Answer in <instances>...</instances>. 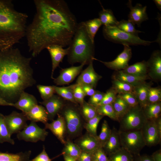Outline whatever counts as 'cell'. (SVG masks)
<instances>
[{
  "label": "cell",
  "mask_w": 161,
  "mask_h": 161,
  "mask_svg": "<svg viewBox=\"0 0 161 161\" xmlns=\"http://www.w3.org/2000/svg\"><path fill=\"white\" fill-rule=\"evenodd\" d=\"M36 12L27 26L25 36L29 51L33 57L52 45H69L78 23L63 0H35Z\"/></svg>",
  "instance_id": "1"
},
{
  "label": "cell",
  "mask_w": 161,
  "mask_h": 161,
  "mask_svg": "<svg viewBox=\"0 0 161 161\" xmlns=\"http://www.w3.org/2000/svg\"><path fill=\"white\" fill-rule=\"evenodd\" d=\"M18 48L0 51V97L11 103L36 83L30 62Z\"/></svg>",
  "instance_id": "2"
},
{
  "label": "cell",
  "mask_w": 161,
  "mask_h": 161,
  "mask_svg": "<svg viewBox=\"0 0 161 161\" xmlns=\"http://www.w3.org/2000/svg\"><path fill=\"white\" fill-rule=\"evenodd\" d=\"M27 15L16 9L12 1L0 0V51L13 47L25 36Z\"/></svg>",
  "instance_id": "3"
},
{
  "label": "cell",
  "mask_w": 161,
  "mask_h": 161,
  "mask_svg": "<svg viewBox=\"0 0 161 161\" xmlns=\"http://www.w3.org/2000/svg\"><path fill=\"white\" fill-rule=\"evenodd\" d=\"M68 61L71 64L77 63L89 64L93 61L94 42L89 36L83 21L78 24L75 33L68 46Z\"/></svg>",
  "instance_id": "4"
},
{
  "label": "cell",
  "mask_w": 161,
  "mask_h": 161,
  "mask_svg": "<svg viewBox=\"0 0 161 161\" xmlns=\"http://www.w3.org/2000/svg\"><path fill=\"white\" fill-rule=\"evenodd\" d=\"M104 38L113 42L124 45L148 46L152 41H145L125 32L115 26H104L103 28Z\"/></svg>",
  "instance_id": "5"
},
{
  "label": "cell",
  "mask_w": 161,
  "mask_h": 161,
  "mask_svg": "<svg viewBox=\"0 0 161 161\" xmlns=\"http://www.w3.org/2000/svg\"><path fill=\"white\" fill-rule=\"evenodd\" d=\"M143 108L139 105L130 107L118 122L120 131H129L140 130L147 121Z\"/></svg>",
  "instance_id": "6"
},
{
  "label": "cell",
  "mask_w": 161,
  "mask_h": 161,
  "mask_svg": "<svg viewBox=\"0 0 161 161\" xmlns=\"http://www.w3.org/2000/svg\"><path fill=\"white\" fill-rule=\"evenodd\" d=\"M118 132L121 147L131 154H138L145 145L141 129Z\"/></svg>",
  "instance_id": "7"
},
{
  "label": "cell",
  "mask_w": 161,
  "mask_h": 161,
  "mask_svg": "<svg viewBox=\"0 0 161 161\" xmlns=\"http://www.w3.org/2000/svg\"><path fill=\"white\" fill-rule=\"evenodd\" d=\"M60 112L64 119L68 133L73 135L78 132L81 129V123L80 114L77 109L71 104H65Z\"/></svg>",
  "instance_id": "8"
},
{
  "label": "cell",
  "mask_w": 161,
  "mask_h": 161,
  "mask_svg": "<svg viewBox=\"0 0 161 161\" xmlns=\"http://www.w3.org/2000/svg\"><path fill=\"white\" fill-rule=\"evenodd\" d=\"M48 134L45 129L40 128L35 122L31 121L28 125L17 134V137L19 140L36 143L40 140L44 141Z\"/></svg>",
  "instance_id": "9"
},
{
  "label": "cell",
  "mask_w": 161,
  "mask_h": 161,
  "mask_svg": "<svg viewBox=\"0 0 161 161\" xmlns=\"http://www.w3.org/2000/svg\"><path fill=\"white\" fill-rule=\"evenodd\" d=\"M123 46L124 49L123 52L113 61L109 62L103 61L94 57L93 59L100 61L107 68L116 71L123 70L129 66L128 63L132 54L131 48L129 46Z\"/></svg>",
  "instance_id": "10"
},
{
  "label": "cell",
  "mask_w": 161,
  "mask_h": 161,
  "mask_svg": "<svg viewBox=\"0 0 161 161\" xmlns=\"http://www.w3.org/2000/svg\"><path fill=\"white\" fill-rule=\"evenodd\" d=\"M5 120L7 129L11 135L22 131L27 124L28 120L25 114L13 111L11 114L5 116Z\"/></svg>",
  "instance_id": "11"
},
{
  "label": "cell",
  "mask_w": 161,
  "mask_h": 161,
  "mask_svg": "<svg viewBox=\"0 0 161 161\" xmlns=\"http://www.w3.org/2000/svg\"><path fill=\"white\" fill-rule=\"evenodd\" d=\"M141 131L145 145L152 146L160 143L161 137L157 130L155 120H147Z\"/></svg>",
  "instance_id": "12"
},
{
  "label": "cell",
  "mask_w": 161,
  "mask_h": 161,
  "mask_svg": "<svg viewBox=\"0 0 161 161\" xmlns=\"http://www.w3.org/2000/svg\"><path fill=\"white\" fill-rule=\"evenodd\" d=\"M148 75L150 79L158 82L161 80V52L155 50L147 61Z\"/></svg>",
  "instance_id": "13"
},
{
  "label": "cell",
  "mask_w": 161,
  "mask_h": 161,
  "mask_svg": "<svg viewBox=\"0 0 161 161\" xmlns=\"http://www.w3.org/2000/svg\"><path fill=\"white\" fill-rule=\"evenodd\" d=\"M65 100L58 95L54 94L48 99L39 103L45 107L48 113V119L53 120L55 115L64 106Z\"/></svg>",
  "instance_id": "14"
},
{
  "label": "cell",
  "mask_w": 161,
  "mask_h": 161,
  "mask_svg": "<svg viewBox=\"0 0 161 161\" xmlns=\"http://www.w3.org/2000/svg\"><path fill=\"white\" fill-rule=\"evenodd\" d=\"M93 61L88 64V66L82 72L76 81V83L80 86L86 85L95 89L99 80L102 76L95 71L93 64Z\"/></svg>",
  "instance_id": "15"
},
{
  "label": "cell",
  "mask_w": 161,
  "mask_h": 161,
  "mask_svg": "<svg viewBox=\"0 0 161 161\" xmlns=\"http://www.w3.org/2000/svg\"><path fill=\"white\" fill-rule=\"evenodd\" d=\"M85 65L84 64H82L78 66H72L61 69L59 76L56 78L53 79L54 83L57 85L69 84L73 81L81 72Z\"/></svg>",
  "instance_id": "16"
},
{
  "label": "cell",
  "mask_w": 161,
  "mask_h": 161,
  "mask_svg": "<svg viewBox=\"0 0 161 161\" xmlns=\"http://www.w3.org/2000/svg\"><path fill=\"white\" fill-rule=\"evenodd\" d=\"M127 7L129 8L130 11L128 15V20L134 25L136 24L140 27L141 24L144 21L148 20L146 13V6H143L140 3H137L133 7L132 1L129 0L127 4Z\"/></svg>",
  "instance_id": "17"
},
{
  "label": "cell",
  "mask_w": 161,
  "mask_h": 161,
  "mask_svg": "<svg viewBox=\"0 0 161 161\" xmlns=\"http://www.w3.org/2000/svg\"><path fill=\"white\" fill-rule=\"evenodd\" d=\"M61 46L58 45H50L46 48L50 55L52 62V71L51 78L53 77L55 69L58 67L60 62H61L64 57L68 54L69 48L64 49Z\"/></svg>",
  "instance_id": "18"
},
{
  "label": "cell",
  "mask_w": 161,
  "mask_h": 161,
  "mask_svg": "<svg viewBox=\"0 0 161 161\" xmlns=\"http://www.w3.org/2000/svg\"><path fill=\"white\" fill-rule=\"evenodd\" d=\"M57 114L56 120H53L50 123L47 122L44 124L45 129H49L61 143L64 145L66 142L64 138L66 128L65 121L62 115L59 114Z\"/></svg>",
  "instance_id": "19"
},
{
  "label": "cell",
  "mask_w": 161,
  "mask_h": 161,
  "mask_svg": "<svg viewBox=\"0 0 161 161\" xmlns=\"http://www.w3.org/2000/svg\"><path fill=\"white\" fill-rule=\"evenodd\" d=\"M37 104V100L35 96L24 91L21 94L18 100L13 103L12 106L25 113Z\"/></svg>",
  "instance_id": "20"
},
{
  "label": "cell",
  "mask_w": 161,
  "mask_h": 161,
  "mask_svg": "<svg viewBox=\"0 0 161 161\" xmlns=\"http://www.w3.org/2000/svg\"><path fill=\"white\" fill-rule=\"evenodd\" d=\"M97 137L87 133L77 141L76 144L81 151L92 153L100 147H101Z\"/></svg>",
  "instance_id": "21"
},
{
  "label": "cell",
  "mask_w": 161,
  "mask_h": 161,
  "mask_svg": "<svg viewBox=\"0 0 161 161\" xmlns=\"http://www.w3.org/2000/svg\"><path fill=\"white\" fill-rule=\"evenodd\" d=\"M23 113L25 114L28 120L31 121L40 122L45 124L47 122L48 120L46 109L41 105L37 104L28 112Z\"/></svg>",
  "instance_id": "22"
},
{
  "label": "cell",
  "mask_w": 161,
  "mask_h": 161,
  "mask_svg": "<svg viewBox=\"0 0 161 161\" xmlns=\"http://www.w3.org/2000/svg\"><path fill=\"white\" fill-rule=\"evenodd\" d=\"M152 84L151 82L147 83L145 81L137 86L134 87L133 93L136 97L139 105L142 108L147 104L148 93Z\"/></svg>",
  "instance_id": "23"
},
{
  "label": "cell",
  "mask_w": 161,
  "mask_h": 161,
  "mask_svg": "<svg viewBox=\"0 0 161 161\" xmlns=\"http://www.w3.org/2000/svg\"><path fill=\"white\" fill-rule=\"evenodd\" d=\"M121 71L124 73L136 76L150 79L148 75V66L146 61H143L129 66Z\"/></svg>",
  "instance_id": "24"
},
{
  "label": "cell",
  "mask_w": 161,
  "mask_h": 161,
  "mask_svg": "<svg viewBox=\"0 0 161 161\" xmlns=\"http://www.w3.org/2000/svg\"><path fill=\"white\" fill-rule=\"evenodd\" d=\"M121 148L118 131L114 128L111 129L110 136L102 147L105 153L110 155Z\"/></svg>",
  "instance_id": "25"
},
{
  "label": "cell",
  "mask_w": 161,
  "mask_h": 161,
  "mask_svg": "<svg viewBox=\"0 0 161 161\" xmlns=\"http://www.w3.org/2000/svg\"><path fill=\"white\" fill-rule=\"evenodd\" d=\"M112 78L117 79L134 87L137 86L148 79L147 78L138 77L125 73L121 70L116 71L112 76Z\"/></svg>",
  "instance_id": "26"
},
{
  "label": "cell",
  "mask_w": 161,
  "mask_h": 161,
  "mask_svg": "<svg viewBox=\"0 0 161 161\" xmlns=\"http://www.w3.org/2000/svg\"><path fill=\"white\" fill-rule=\"evenodd\" d=\"M31 153L30 150L16 154L0 151V161H28Z\"/></svg>",
  "instance_id": "27"
},
{
  "label": "cell",
  "mask_w": 161,
  "mask_h": 161,
  "mask_svg": "<svg viewBox=\"0 0 161 161\" xmlns=\"http://www.w3.org/2000/svg\"><path fill=\"white\" fill-rule=\"evenodd\" d=\"M101 6L102 10L99 13V19L102 25L116 27L118 21L114 16L112 11L109 9H105L101 5Z\"/></svg>",
  "instance_id": "28"
},
{
  "label": "cell",
  "mask_w": 161,
  "mask_h": 161,
  "mask_svg": "<svg viewBox=\"0 0 161 161\" xmlns=\"http://www.w3.org/2000/svg\"><path fill=\"white\" fill-rule=\"evenodd\" d=\"M143 109L147 120H155L160 116L161 102L147 104Z\"/></svg>",
  "instance_id": "29"
},
{
  "label": "cell",
  "mask_w": 161,
  "mask_h": 161,
  "mask_svg": "<svg viewBox=\"0 0 161 161\" xmlns=\"http://www.w3.org/2000/svg\"><path fill=\"white\" fill-rule=\"evenodd\" d=\"M75 85V84L66 87L53 86L55 93L64 100L78 104L75 101L73 95V90Z\"/></svg>",
  "instance_id": "30"
},
{
  "label": "cell",
  "mask_w": 161,
  "mask_h": 161,
  "mask_svg": "<svg viewBox=\"0 0 161 161\" xmlns=\"http://www.w3.org/2000/svg\"><path fill=\"white\" fill-rule=\"evenodd\" d=\"M86 31L92 41L94 42V38L99 29L102 25L99 18L83 21Z\"/></svg>",
  "instance_id": "31"
},
{
  "label": "cell",
  "mask_w": 161,
  "mask_h": 161,
  "mask_svg": "<svg viewBox=\"0 0 161 161\" xmlns=\"http://www.w3.org/2000/svg\"><path fill=\"white\" fill-rule=\"evenodd\" d=\"M112 104L118 119V121L131 107L117 95L115 100Z\"/></svg>",
  "instance_id": "32"
},
{
  "label": "cell",
  "mask_w": 161,
  "mask_h": 161,
  "mask_svg": "<svg viewBox=\"0 0 161 161\" xmlns=\"http://www.w3.org/2000/svg\"><path fill=\"white\" fill-rule=\"evenodd\" d=\"M5 120V116L0 113V143L7 142L14 145L15 142L11 138Z\"/></svg>",
  "instance_id": "33"
},
{
  "label": "cell",
  "mask_w": 161,
  "mask_h": 161,
  "mask_svg": "<svg viewBox=\"0 0 161 161\" xmlns=\"http://www.w3.org/2000/svg\"><path fill=\"white\" fill-rule=\"evenodd\" d=\"M134 25L129 20H122L118 21L116 27L125 32L139 37V33L143 32L136 29Z\"/></svg>",
  "instance_id": "34"
},
{
  "label": "cell",
  "mask_w": 161,
  "mask_h": 161,
  "mask_svg": "<svg viewBox=\"0 0 161 161\" xmlns=\"http://www.w3.org/2000/svg\"><path fill=\"white\" fill-rule=\"evenodd\" d=\"M108 158L109 161H134L132 154L122 147Z\"/></svg>",
  "instance_id": "35"
},
{
  "label": "cell",
  "mask_w": 161,
  "mask_h": 161,
  "mask_svg": "<svg viewBox=\"0 0 161 161\" xmlns=\"http://www.w3.org/2000/svg\"><path fill=\"white\" fill-rule=\"evenodd\" d=\"M80 112L82 116L87 121L97 114L96 107L84 100L83 104L80 105Z\"/></svg>",
  "instance_id": "36"
},
{
  "label": "cell",
  "mask_w": 161,
  "mask_h": 161,
  "mask_svg": "<svg viewBox=\"0 0 161 161\" xmlns=\"http://www.w3.org/2000/svg\"><path fill=\"white\" fill-rule=\"evenodd\" d=\"M112 87L117 94L126 93H133L134 87L115 78H112Z\"/></svg>",
  "instance_id": "37"
},
{
  "label": "cell",
  "mask_w": 161,
  "mask_h": 161,
  "mask_svg": "<svg viewBox=\"0 0 161 161\" xmlns=\"http://www.w3.org/2000/svg\"><path fill=\"white\" fill-rule=\"evenodd\" d=\"M63 153L73 157L77 160L79 157L81 150L76 144L68 140L64 144Z\"/></svg>",
  "instance_id": "38"
},
{
  "label": "cell",
  "mask_w": 161,
  "mask_h": 161,
  "mask_svg": "<svg viewBox=\"0 0 161 161\" xmlns=\"http://www.w3.org/2000/svg\"><path fill=\"white\" fill-rule=\"evenodd\" d=\"M96 108L97 114L107 116L113 120L118 121L112 104L98 106Z\"/></svg>",
  "instance_id": "39"
},
{
  "label": "cell",
  "mask_w": 161,
  "mask_h": 161,
  "mask_svg": "<svg viewBox=\"0 0 161 161\" xmlns=\"http://www.w3.org/2000/svg\"><path fill=\"white\" fill-rule=\"evenodd\" d=\"M104 116L97 114L94 117L87 121L84 126L87 132L94 136L97 137V129L100 120Z\"/></svg>",
  "instance_id": "40"
},
{
  "label": "cell",
  "mask_w": 161,
  "mask_h": 161,
  "mask_svg": "<svg viewBox=\"0 0 161 161\" xmlns=\"http://www.w3.org/2000/svg\"><path fill=\"white\" fill-rule=\"evenodd\" d=\"M111 129H110L106 120H104L102 125L100 134L97 136V139L101 147L109 138L111 133Z\"/></svg>",
  "instance_id": "41"
},
{
  "label": "cell",
  "mask_w": 161,
  "mask_h": 161,
  "mask_svg": "<svg viewBox=\"0 0 161 161\" xmlns=\"http://www.w3.org/2000/svg\"><path fill=\"white\" fill-rule=\"evenodd\" d=\"M161 89L160 87H151L148 93L147 104L161 102Z\"/></svg>",
  "instance_id": "42"
},
{
  "label": "cell",
  "mask_w": 161,
  "mask_h": 161,
  "mask_svg": "<svg viewBox=\"0 0 161 161\" xmlns=\"http://www.w3.org/2000/svg\"><path fill=\"white\" fill-rule=\"evenodd\" d=\"M37 88L41 98L43 100L48 99L55 93L53 86H46L38 85L37 86Z\"/></svg>",
  "instance_id": "43"
},
{
  "label": "cell",
  "mask_w": 161,
  "mask_h": 161,
  "mask_svg": "<svg viewBox=\"0 0 161 161\" xmlns=\"http://www.w3.org/2000/svg\"><path fill=\"white\" fill-rule=\"evenodd\" d=\"M117 95L116 91L111 87L105 93L102 100L97 106L112 104L115 100Z\"/></svg>",
  "instance_id": "44"
},
{
  "label": "cell",
  "mask_w": 161,
  "mask_h": 161,
  "mask_svg": "<svg viewBox=\"0 0 161 161\" xmlns=\"http://www.w3.org/2000/svg\"><path fill=\"white\" fill-rule=\"evenodd\" d=\"M91 153L92 161H109L101 147H99Z\"/></svg>",
  "instance_id": "45"
},
{
  "label": "cell",
  "mask_w": 161,
  "mask_h": 161,
  "mask_svg": "<svg viewBox=\"0 0 161 161\" xmlns=\"http://www.w3.org/2000/svg\"><path fill=\"white\" fill-rule=\"evenodd\" d=\"M117 95L123 99L131 107L139 105L134 95L131 93H126L117 94Z\"/></svg>",
  "instance_id": "46"
},
{
  "label": "cell",
  "mask_w": 161,
  "mask_h": 161,
  "mask_svg": "<svg viewBox=\"0 0 161 161\" xmlns=\"http://www.w3.org/2000/svg\"><path fill=\"white\" fill-rule=\"evenodd\" d=\"M73 95L76 102L81 105L83 102L85 95L81 86L76 83L74 89Z\"/></svg>",
  "instance_id": "47"
},
{
  "label": "cell",
  "mask_w": 161,
  "mask_h": 161,
  "mask_svg": "<svg viewBox=\"0 0 161 161\" xmlns=\"http://www.w3.org/2000/svg\"><path fill=\"white\" fill-rule=\"evenodd\" d=\"M104 94L103 92L96 90L95 93L91 96L88 103L96 107L102 100Z\"/></svg>",
  "instance_id": "48"
},
{
  "label": "cell",
  "mask_w": 161,
  "mask_h": 161,
  "mask_svg": "<svg viewBox=\"0 0 161 161\" xmlns=\"http://www.w3.org/2000/svg\"><path fill=\"white\" fill-rule=\"evenodd\" d=\"M28 161H52L46 152L44 146H43V149L40 154L31 160Z\"/></svg>",
  "instance_id": "49"
},
{
  "label": "cell",
  "mask_w": 161,
  "mask_h": 161,
  "mask_svg": "<svg viewBox=\"0 0 161 161\" xmlns=\"http://www.w3.org/2000/svg\"><path fill=\"white\" fill-rule=\"evenodd\" d=\"M77 161H92V153L81 151Z\"/></svg>",
  "instance_id": "50"
},
{
  "label": "cell",
  "mask_w": 161,
  "mask_h": 161,
  "mask_svg": "<svg viewBox=\"0 0 161 161\" xmlns=\"http://www.w3.org/2000/svg\"><path fill=\"white\" fill-rule=\"evenodd\" d=\"M85 96H92L96 92V91L92 87L86 85L81 86Z\"/></svg>",
  "instance_id": "51"
},
{
  "label": "cell",
  "mask_w": 161,
  "mask_h": 161,
  "mask_svg": "<svg viewBox=\"0 0 161 161\" xmlns=\"http://www.w3.org/2000/svg\"><path fill=\"white\" fill-rule=\"evenodd\" d=\"M157 130L160 137H161V116L155 119Z\"/></svg>",
  "instance_id": "52"
},
{
  "label": "cell",
  "mask_w": 161,
  "mask_h": 161,
  "mask_svg": "<svg viewBox=\"0 0 161 161\" xmlns=\"http://www.w3.org/2000/svg\"><path fill=\"white\" fill-rule=\"evenodd\" d=\"M134 161H154L151 156H140L135 159Z\"/></svg>",
  "instance_id": "53"
},
{
  "label": "cell",
  "mask_w": 161,
  "mask_h": 161,
  "mask_svg": "<svg viewBox=\"0 0 161 161\" xmlns=\"http://www.w3.org/2000/svg\"><path fill=\"white\" fill-rule=\"evenodd\" d=\"M154 161H161V152L159 150L154 152L151 156Z\"/></svg>",
  "instance_id": "54"
},
{
  "label": "cell",
  "mask_w": 161,
  "mask_h": 161,
  "mask_svg": "<svg viewBox=\"0 0 161 161\" xmlns=\"http://www.w3.org/2000/svg\"><path fill=\"white\" fill-rule=\"evenodd\" d=\"M13 103H9L0 97V106H12Z\"/></svg>",
  "instance_id": "55"
},
{
  "label": "cell",
  "mask_w": 161,
  "mask_h": 161,
  "mask_svg": "<svg viewBox=\"0 0 161 161\" xmlns=\"http://www.w3.org/2000/svg\"><path fill=\"white\" fill-rule=\"evenodd\" d=\"M65 161H77V160L69 155L64 154Z\"/></svg>",
  "instance_id": "56"
},
{
  "label": "cell",
  "mask_w": 161,
  "mask_h": 161,
  "mask_svg": "<svg viewBox=\"0 0 161 161\" xmlns=\"http://www.w3.org/2000/svg\"><path fill=\"white\" fill-rule=\"evenodd\" d=\"M156 6L157 8L160 10H161V0H154Z\"/></svg>",
  "instance_id": "57"
}]
</instances>
